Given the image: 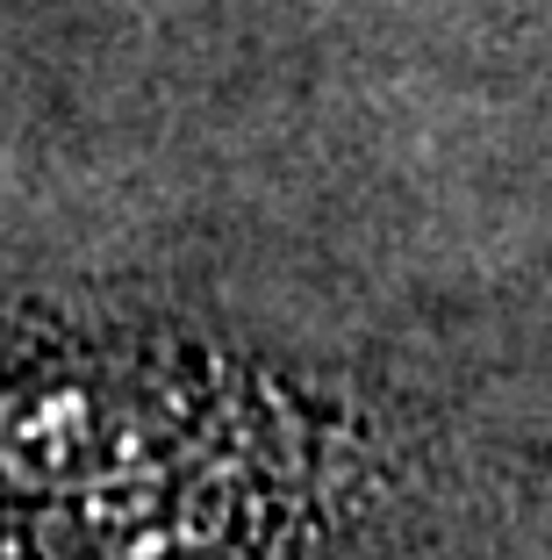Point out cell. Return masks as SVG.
<instances>
[{
	"mask_svg": "<svg viewBox=\"0 0 552 560\" xmlns=\"http://www.w3.org/2000/svg\"><path fill=\"white\" fill-rule=\"evenodd\" d=\"M187 410L130 374H44L0 396V481L50 503H94L179 475Z\"/></svg>",
	"mask_w": 552,
	"mask_h": 560,
	"instance_id": "6da1fadb",
	"label": "cell"
}]
</instances>
